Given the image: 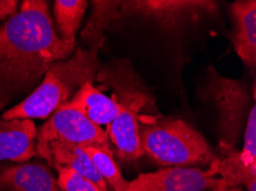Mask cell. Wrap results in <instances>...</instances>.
I'll use <instances>...</instances> for the list:
<instances>
[{
    "instance_id": "obj_1",
    "label": "cell",
    "mask_w": 256,
    "mask_h": 191,
    "mask_svg": "<svg viewBox=\"0 0 256 191\" xmlns=\"http://www.w3.org/2000/svg\"><path fill=\"white\" fill-rule=\"evenodd\" d=\"M72 54L58 36L48 2L24 0L0 25V112L18 97L31 94L53 63Z\"/></svg>"
},
{
    "instance_id": "obj_2",
    "label": "cell",
    "mask_w": 256,
    "mask_h": 191,
    "mask_svg": "<svg viewBox=\"0 0 256 191\" xmlns=\"http://www.w3.org/2000/svg\"><path fill=\"white\" fill-rule=\"evenodd\" d=\"M98 53L75 48L67 60L53 63L34 91L2 116L4 120L48 118L86 83L94 84L100 71Z\"/></svg>"
},
{
    "instance_id": "obj_3",
    "label": "cell",
    "mask_w": 256,
    "mask_h": 191,
    "mask_svg": "<svg viewBox=\"0 0 256 191\" xmlns=\"http://www.w3.org/2000/svg\"><path fill=\"white\" fill-rule=\"evenodd\" d=\"M138 135L144 153L164 166L209 165L216 157L204 136L180 119L140 116Z\"/></svg>"
},
{
    "instance_id": "obj_4",
    "label": "cell",
    "mask_w": 256,
    "mask_h": 191,
    "mask_svg": "<svg viewBox=\"0 0 256 191\" xmlns=\"http://www.w3.org/2000/svg\"><path fill=\"white\" fill-rule=\"evenodd\" d=\"M112 75L107 69H100L96 79H106L113 84L116 91L114 96L121 104L122 111L110 125H108L107 135L116 147L118 157L124 162H134L145 154L138 135V123L142 109L148 104L150 96L140 79L128 69L126 73Z\"/></svg>"
},
{
    "instance_id": "obj_5",
    "label": "cell",
    "mask_w": 256,
    "mask_h": 191,
    "mask_svg": "<svg viewBox=\"0 0 256 191\" xmlns=\"http://www.w3.org/2000/svg\"><path fill=\"white\" fill-rule=\"evenodd\" d=\"M201 96L215 104L218 114L220 146L234 148L244 135L250 111L255 104L242 81L220 76L209 67Z\"/></svg>"
},
{
    "instance_id": "obj_6",
    "label": "cell",
    "mask_w": 256,
    "mask_h": 191,
    "mask_svg": "<svg viewBox=\"0 0 256 191\" xmlns=\"http://www.w3.org/2000/svg\"><path fill=\"white\" fill-rule=\"evenodd\" d=\"M217 2L208 0H130L121 1V16H140L164 30L180 29L198 19L212 15Z\"/></svg>"
},
{
    "instance_id": "obj_7",
    "label": "cell",
    "mask_w": 256,
    "mask_h": 191,
    "mask_svg": "<svg viewBox=\"0 0 256 191\" xmlns=\"http://www.w3.org/2000/svg\"><path fill=\"white\" fill-rule=\"evenodd\" d=\"M36 146L60 141L80 147L98 146L110 148L106 132L91 123L75 109L61 105L37 131Z\"/></svg>"
},
{
    "instance_id": "obj_8",
    "label": "cell",
    "mask_w": 256,
    "mask_h": 191,
    "mask_svg": "<svg viewBox=\"0 0 256 191\" xmlns=\"http://www.w3.org/2000/svg\"><path fill=\"white\" fill-rule=\"evenodd\" d=\"M222 182V179L209 178L199 169L168 167L139 174L124 191H212Z\"/></svg>"
},
{
    "instance_id": "obj_9",
    "label": "cell",
    "mask_w": 256,
    "mask_h": 191,
    "mask_svg": "<svg viewBox=\"0 0 256 191\" xmlns=\"http://www.w3.org/2000/svg\"><path fill=\"white\" fill-rule=\"evenodd\" d=\"M36 156L46 159L53 169L66 167V169L72 170L82 177L94 182L100 188L108 190L107 182L98 173L90 157L82 147L72 143L51 141L42 146H36Z\"/></svg>"
},
{
    "instance_id": "obj_10",
    "label": "cell",
    "mask_w": 256,
    "mask_h": 191,
    "mask_svg": "<svg viewBox=\"0 0 256 191\" xmlns=\"http://www.w3.org/2000/svg\"><path fill=\"white\" fill-rule=\"evenodd\" d=\"M36 140L31 119H0V161H29L36 156Z\"/></svg>"
},
{
    "instance_id": "obj_11",
    "label": "cell",
    "mask_w": 256,
    "mask_h": 191,
    "mask_svg": "<svg viewBox=\"0 0 256 191\" xmlns=\"http://www.w3.org/2000/svg\"><path fill=\"white\" fill-rule=\"evenodd\" d=\"M234 22L231 40L238 56L252 70L256 65V1L240 0L230 8Z\"/></svg>"
},
{
    "instance_id": "obj_12",
    "label": "cell",
    "mask_w": 256,
    "mask_h": 191,
    "mask_svg": "<svg viewBox=\"0 0 256 191\" xmlns=\"http://www.w3.org/2000/svg\"><path fill=\"white\" fill-rule=\"evenodd\" d=\"M64 105L75 109L98 126L110 125L122 111L121 104L114 96L104 94L92 83L84 84Z\"/></svg>"
},
{
    "instance_id": "obj_13",
    "label": "cell",
    "mask_w": 256,
    "mask_h": 191,
    "mask_svg": "<svg viewBox=\"0 0 256 191\" xmlns=\"http://www.w3.org/2000/svg\"><path fill=\"white\" fill-rule=\"evenodd\" d=\"M220 155L209 164V169L204 171L209 178L220 175L228 188L245 186L247 191H256V166H246L240 151L234 148L218 146Z\"/></svg>"
},
{
    "instance_id": "obj_14",
    "label": "cell",
    "mask_w": 256,
    "mask_h": 191,
    "mask_svg": "<svg viewBox=\"0 0 256 191\" xmlns=\"http://www.w3.org/2000/svg\"><path fill=\"white\" fill-rule=\"evenodd\" d=\"M0 191H61L48 167L42 164L10 166L0 172Z\"/></svg>"
},
{
    "instance_id": "obj_15",
    "label": "cell",
    "mask_w": 256,
    "mask_h": 191,
    "mask_svg": "<svg viewBox=\"0 0 256 191\" xmlns=\"http://www.w3.org/2000/svg\"><path fill=\"white\" fill-rule=\"evenodd\" d=\"M121 17V1H91V14L80 32V40L86 45L88 50L98 53L106 40L104 32L112 23Z\"/></svg>"
},
{
    "instance_id": "obj_16",
    "label": "cell",
    "mask_w": 256,
    "mask_h": 191,
    "mask_svg": "<svg viewBox=\"0 0 256 191\" xmlns=\"http://www.w3.org/2000/svg\"><path fill=\"white\" fill-rule=\"evenodd\" d=\"M88 5V2L85 0H56L54 1L53 13L56 17L58 36L72 52H75L76 33L82 24Z\"/></svg>"
},
{
    "instance_id": "obj_17",
    "label": "cell",
    "mask_w": 256,
    "mask_h": 191,
    "mask_svg": "<svg viewBox=\"0 0 256 191\" xmlns=\"http://www.w3.org/2000/svg\"><path fill=\"white\" fill-rule=\"evenodd\" d=\"M93 163V165L107 182L108 186L113 187V191H124L128 188L126 179L120 171L118 164L113 158V150L110 148H104L98 146L82 147Z\"/></svg>"
},
{
    "instance_id": "obj_18",
    "label": "cell",
    "mask_w": 256,
    "mask_h": 191,
    "mask_svg": "<svg viewBox=\"0 0 256 191\" xmlns=\"http://www.w3.org/2000/svg\"><path fill=\"white\" fill-rule=\"evenodd\" d=\"M56 170L58 171L56 183L61 191H113L100 188L94 182L72 170L66 167H56Z\"/></svg>"
},
{
    "instance_id": "obj_19",
    "label": "cell",
    "mask_w": 256,
    "mask_h": 191,
    "mask_svg": "<svg viewBox=\"0 0 256 191\" xmlns=\"http://www.w3.org/2000/svg\"><path fill=\"white\" fill-rule=\"evenodd\" d=\"M244 147L240 156L246 166H256V107H252L244 131Z\"/></svg>"
},
{
    "instance_id": "obj_20",
    "label": "cell",
    "mask_w": 256,
    "mask_h": 191,
    "mask_svg": "<svg viewBox=\"0 0 256 191\" xmlns=\"http://www.w3.org/2000/svg\"><path fill=\"white\" fill-rule=\"evenodd\" d=\"M18 1L16 0H0V22L7 21L18 13Z\"/></svg>"
},
{
    "instance_id": "obj_21",
    "label": "cell",
    "mask_w": 256,
    "mask_h": 191,
    "mask_svg": "<svg viewBox=\"0 0 256 191\" xmlns=\"http://www.w3.org/2000/svg\"><path fill=\"white\" fill-rule=\"evenodd\" d=\"M212 191H244V190L242 188H228L226 182L223 181L216 189H214Z\"/></svg>"
}]
</instances>
